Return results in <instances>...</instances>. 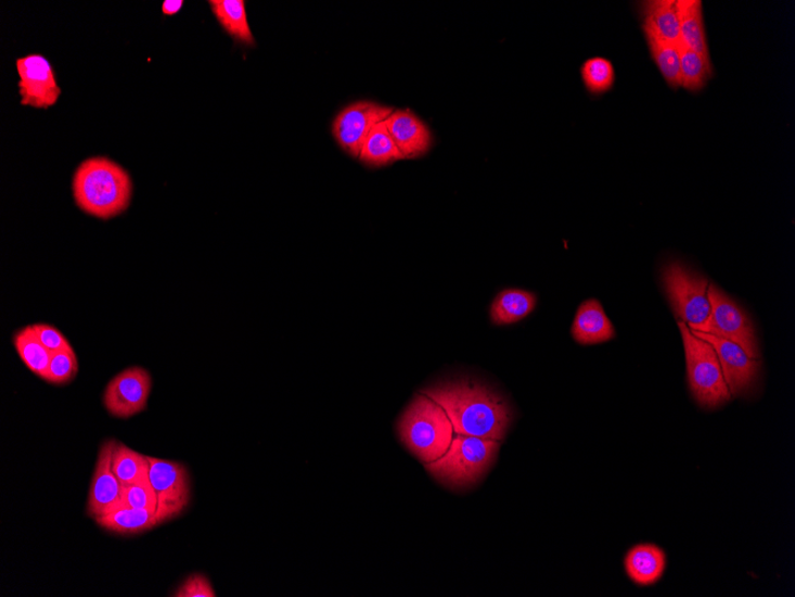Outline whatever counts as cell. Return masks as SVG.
I'll use <instances>...</instances> for the list:
<instances>
[{"instance_id":"6da1fadb","label":"cell","mask_w":795,"mask_h":597,"mask_svg":"<svg viewBox=\"0 0 795 597\" xmlns=\"http://www.w3.org/2000/svg\"><path fill=\"white\" fill-rule=\"evenodd\" d=\"M422 394L446 410L457 434L504 441L512 411L491 389L462 380L423 390Z\"/></svg>"},{"instance_id":"7a4b0ae2","label":"cell","mask_w":795,"mask_h":597,"mask_svg":"<svg viewBox=\"0 0 795 597\" xmlns=\"http://www.w3.org/2000/svg\"><path fill=\"white\" fill-rule=\"evenodd\" d=\"M72 189L80 211L102 219L124 214L132 198V181L127 170L104 156L81 163L73 177Z\"/></svg>"},{"instance_id":"3957f363","label":"cell","mask_w":795,"mask_h":597,"mask_svg":"<svg viewBox=\"0 0 795 597\" xmlns=\"http://www.w3.org/2000/svg\"><path fill=\"white\" fill-rule=\"evenodd\" d=\"M400 441L424 465L444 457L454 428L446 410L424 394L414 396L398 422Z\"/></svg>"},{"instance_id":"277c9868","label":"cell","mask_w":795,"mask_h":597,"mask_svg":"<svg viewBox=\"0 0 795 597\" xmlns=\"http://www.w3.org/2000/svg\"><path fill=\"white\" fill-rule=\"evenodd\" d=\"M499 447L492 439L457 434L446 455L425 465V469L449 488L466 490L493 466Z\"/></svg>"},{"instance_id":"5b68a950","label":"cell","mask_w":795,"mask_h":597,"mask_svg":"<svg viewBox=\"0 0 795 597\" xmlns=\"http://www.w3.org/2000/svg\"><path fill=\"white\" fill-rule=\"evenodd\" d=\"M678 326L687 355L689 385L696 404L705 409L725 406L732 396L715 348L687 323L679 321Z\"/></svg>"},{"instance_id":"8992f818","label":"cell","mask_w":795,"mask_h":597,"mask_svg":"<svg viewBox=\"0 0 795 597\" xmlns=\"http://www.w3.org/2000/svg\"><path fill=\"white\" fill-rule=\"evenodd\" d=\"M662 280L677 318L691 331L703 332L711 318L708 279L688 265L672 261L663 267Z\"/></svg>"},{"instance_id":"52a82bcc","label":"cell","mask_w":795,"mask_h":597,"mask_svg":"<svg viewBox=\"0 0 795 597\" xmlns=\"http://www.w3.org/2000/svg\"><path fill=\"white\" fill-rule=\"evenodd\" d=\"M708 298L711 302V318L701 333L732 341L752 358L760 359L755 327L747 312L713 283L708 287Z\"/></svg>"},{"instance_id":"ba28073f","label":"cell","mask_w":795,"mask_h":597,"mask_svg":"<svg viewBox=\"0 0 795 597\" xmlns=\"http://www.w3.org/2000/svg\"><path fill=\"white\" fill-rule=\"evenodd\" d=\"M150 480L157 495L158 523L179 517L190 504L189 471L178 461L149 457Z\"/></svg>"},{"instance_id":"9c48e42d","label":"cell","mask_w":795,"mask_h":597,"mask_svg":"<svg viewBox=\"0 0 795 597\" xmlns=\"http://www.w3.org/2000/svg\"><path fill=\"white\" fill-rule=\"evenodd\" d=\"M395 110L375 102L352 103L337 115L333 134L337 143L349 155L359 157L362 145L374 127L386 120Z\"/></svg>"},{"instance_id":"30bf717a","label":"cell","mask_w":795,"mask_h":597,"mask_svg":"<svg viewBox=\"0 0 795 597\" xmlns=\"http://www.w3.org/2000/svg\"><path fill=\"white\" fill-rule=\"evenodd\" d=\"M152 392V377L140 367L118 373L108 382L104 393V406L110 416L129 419L142 412Z\"/></svg>"},{"instance_id":"8fae6325","label":"cell","mask_w":795,"mask_h":597,"mask_svg":"<svg viewBox=\"0 0 795 597\" xmlns=\"http://www.w3.org/2000/svg\"><path fill=\"white\" fill-rule=\"evenodd\" d=\"M20 76L21 104L49 109L57 103L61 89L54 69L41 54H30L16 61Z\"/></svg>"},{"instance_id":"7c38bea8","label":"cell","mask_w":795,"mask_h":597,"mask_svg":"<svg viewBox=\"0 0 795 597\" xmlns=\"http://www.w3.org/2000/svg\"><path fill=\"white\" fill-rule=\"evenodd\" d=\"M711 344L717 353L721 370L731 396H744L752 392L761 369V363L752 358L741 346L723 338L694 332Z\"/></svg>"},{"instance_id":"4fadbf2b","label":"cell","mask_w":795,"mask_h":597,"mask_svg":"<svg viewBox=\"0 0 795 597\" xmlns=\"http://www.w3.org/2000/svg\"><path fill=\"white\" fill-rule=\"evenodd\" d=\"M116 444L115 441L105 442L98 455L88 501V515L93 519L120 506L121 485L113 470Z\"/></svg>"},{"instance_id":"5bb4252c","label":"cell","mask_w":795,"mask_h":597,"mask_svg":"<svg viewBox=\"0 0 795 597\" xmlns=\"http://www.w3.org/2000/svg\"><path fill=\"white\" fill-rule=\"evenodd\" d=\"M385 122L390 137L406 160L420 157L429 152L433 143L432 132L410 109L395 110Z\"/></svg>"},{"instance_id":"9a60e30c","label":"cell","mask_w":795,"mask_h":597,"mask_svg":"<svg viewBox=\"0 0 795 597\" xmlns=\"http://www.w3.org/2000/svg\"><path fill=\"white\" fill-rule=\"evenodd\" d=\"M572 335L578 344L591 346L615 339L616 331L601 302L592 298L580 304L572 326Z\"/></svg>"},{"instance_id":"2e32d148","label":"cell","mask_w":795,"mask_h":597,"mask_svg":"<svg viewBox=\"0 0 795 597\" xmlns=\"http://www.w3.org/2000/svg\"><path fill=\"white\" fill-rule=\"evenodd\" d=\"M667 556L654 544L636 545L624 558L628 577L639 587L654 586L665 575Z\"/></svg>"},{"instance_id":"e0dca14e","label":"cell","mask_w":795,"mask_h":597,"mask_svg":"<svg viewBox=\"0 0 795 597\" xmlns=\"http://www.w3.org/2000/svg\"><path fill=\"white\" fill-rule=\"evenodd\" d=\"M643 34L680 45V20L677 0H646L639 5Z\"/></svg>"},{"instance_id":"ac0fdd59","label":"cell","mask_w":795,"mask_h":597,"mask_svg":"<svg viewBox=\"0 0 795 597\" xmlns=\"http://www.w3.org/2000/svg\"><path fill=\"white\" fill-rule=\"evenodd\" d=\"M680 20V45L713 63L707 43L701 0H677Z\"/></svg>"},{"instance_id":"d6986e66","label":"cell","mask_w":795,"mask_h":597,"mask_svg":"<svg viewBox=\"0 0 795 597\" xmlns=\"http://www.w3.org/2000/svg\"><path fill=\"white\" fill-rule=\"evenodd\" d=\"M537 297L533 292L521 289L501 291L491 306V320L497 326L522 321L535 310Z\"/></svg>"},{"instance_id":"ffe728a7","label":"cell","mask_w":795,"mask_h":597,"mask_svg":"<svg viewBox=\"0 0 795 597\" xmlns=\"http://www.w3.org/2000/svg\"><path fill=\"white\" fill-rule=\"evenodd\" d=\"M209 4L215 17L232 39L247 46L255 45L243 0H210Z\"/></svg>"},{"instance_id":"44dd1931","label":"cell","mask_w":795,"mask_h":597,"mask_svg":"<svg viewBox=\"0 0 795 597\" xmlns=\"http://www.w3.org/2000/svg\"><path fill=\"white\" fill-rule=\"evenodd\" d=\"M94 520L102 529L125 535L149 531L158 525L153 511L128 507H118Z\"/></svg>"},{"instance_id":"7402d4cb","label":"cell","mask_w":795,"mask_h":597,"mask_svg":"<svg viewBox=\"0 0 795 597\" xmlns=\"http://www.w3.org/2000/svg\"><path fill=\"white\" fill-rule=\"evenodd\" d=\"M360 161L372 167H382L406 160L387 129L386 122L374 127L366 139L360 152Z\"/></svg>"},{"instance_id":"603a6c76","label":"cell","mask_w":795,"mask_h":597,"mask_svg":"<svg viewBox=\"0 0 795 597\" xmlns=\"http://www.w3.org/2000/svg\"><path fill=\"white\" fill-rule=\"evenodd\" d=\"M651 56L663 78L671 90L681 88L680 77V45L668 43L654 36L643 34Z\"/></svg>"},{"instance_id":"cb8c5ba5","label":"cell","mask_w":795,"mask_h":597,"mask_svg":"<svg viewBox=\"0 0 795 597\" xmlns=\"http://www.w3.org/2000/svg\"><path fill=\"white\" fill-rule=\"evenodd\" d=\"M14 345L26 367L36 376L42 377L51 361L52 353L41 343L34 326L22 328L14 336Z\"/></svg>"},{"instance_id":"d4e9b609","label":"cell","mask_w":795,"mask_h":597,"mask_svg":"<svg viewBox=\"0 0 795 597\" xmlns=\"http://www.w3.org/2000/svg\"><path fill=\"white\" fill-rule=\"evenodd\" d=\"M149 457L117 443L114 450L113 470L121 486L150 478Z\"/></svg>"},{"instance_id":"484cf974","label":"cell","mask_w":795,"mask_h":597,"mask_svg":"<svg viewBox=\"0 0 795 597\" xmlns=\"http://www.w3.org/2000/svg\"><path fill=\"white\" fill-rule=\"evenodd\" d=\"M680 77L681 88L698 93L714 77V65L680 45Z\"/></svg>"},{"instance_id":"4316f807","label":"cell","mask_w":795,"mask_h":597,"mask_svg":"<svg viewBox=\"0 0 795 597\" xmlns=\"http://www.w3.org/2000/svg\"><path fill=\"white\" fill-rule=\"evenodd\" d=\"M580 71L585 87L592 94H603L614 88L616 71L608 59L602 56L587 59Z\"/></svg>"},{"instance_id":"83f0119b","label":"cell","mask_w":795,"mask_h":597,"mask_svg":"<svg viewBox=\"0 0 795 597\" xmlns=\"http://www.w3.org/2000/svg\"><path fill=\"white\" fill-rule=\"evenodd\" d=\"M78 369L79 365L75 350L54 352L41 379L54 385H65L75 380Z\"/></svg>"},{"instance_id":"f1b7e54d","label":"cell","mask_w":795,"mask_h":597,"mask_svg":"<svg viewBox=\"0 0 795 597\" xmlns=\"http://www.w3.org/2000/svg\"><path fill=\"white\" fill-rule=\"evenodd\" d=\"M119 507L144 509L155 513L157 508V495L150 478L127 486H121Z\"/></svg>"},{"instance_id":"f546056e","label":"cell","mask_w":795,"mask_h":597,"mask_svg":"<svg viewBox=\"0 0 795 597\" xmlns=\"http://www.w3.org/2000/svg\"><path fill=\"white\" fill-rule=\"evenodd\" d=\"M34 329L36 334H38L41 343L49 352L54 353L73 348L69 345L67 339L64 336L63 333L59 331L57 328L51 325L39 323L34 325Z\"/></svg>"},{"instance_id":"4dcf8cb0","label":"cell","mask_w":795,"mask_h":597,"mask_svg":"<svg viewBox=\"0 0 795 597\" xmlns=\"http://www.w3.org/2000/svg\"><path fill=\"white\" fill-rule=\"evenodd\" d=\"M176 597H215L209 580L202 574L190 576L174 595Z\"/></svg>"},{"instance_id":"1f68e13d","label":"cell","mask_w":795,"mask_h":597,"mask_svg":"<svg viewBox=\"0 0 795 597\" xmlns=\"http://www.w3.org/2000/svg\"><path fill=\"white\" fill-rule=\"evenodd\" d=\"M182 0H165L163 4V14L165 16H175L182 9Z\"/></svg>"}]
</instances>
